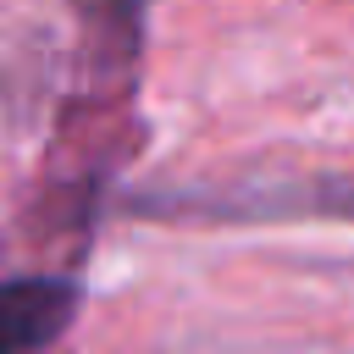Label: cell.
<instances>
[{
  "label": "cell",
  "mask_w": 354,
  "mask_h": 354,
  "mask_svg": "<svg viewBox=\"0 0 354 354\" xmlns=\"http://www.w3.org/2000/svg\"><path fill=\"white\" fill-rule=\"evenodd\" d=\"M72 282L61 277H22L0 288V354H33L55 343L72 321Z\"/></svg>",
  "instance_id": "cell-1"
}]
</instances>
